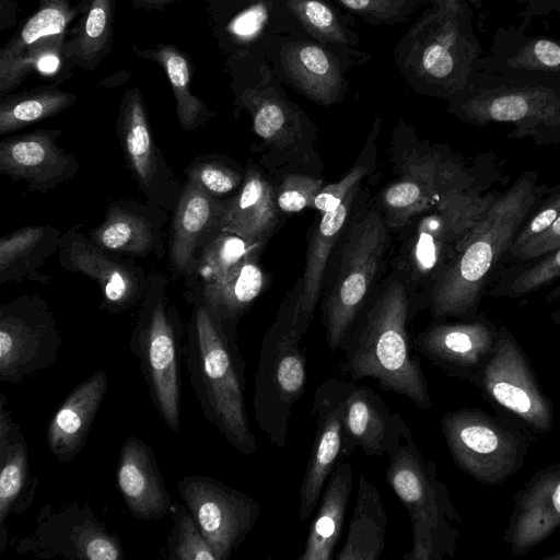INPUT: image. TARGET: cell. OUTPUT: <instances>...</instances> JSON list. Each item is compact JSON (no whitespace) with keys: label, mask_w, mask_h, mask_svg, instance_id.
<instances>
[{"label":"cell","mask_w":560,"mask_h":560,"mask_svg":"<svg viewBox=\"0 0 560 560\" xmlns=\"http://www.w3.org/2000/svg\"><path fill=\"white\" fill-rule=\"evenodd\" d=\"M539 188L537 173L526 171L500 192L431 291L429 304L435 320L471 319L479 315L492 277L499 272L516 234L537 205Z\"/></svg>","instance_id":"6da1fadb"},{"label":"cell","mask_w":560,"mask_h":560,"mask_svg":"<svg viewBox=\"0 0 560 560\" xmlns=\"http://www.w3.org/2000/svg\"><path fill=\"white\" fill-rule=\"evenodd\" d=\"M410 316L408 292L395 280L360 312L341 347L340 370L354 383L374 378L381 389L402 395L427 410L432 400L419 357L410 348Z\"/></svg>","instance_id":"7a4b0ae2"},{"label":"cell","mask_w":560,"mask_h":560,"mask_svg":"<svg viewBox=\"0 0 560 560\" xmlns=\"http://www.w3.org/2000/svg\"><path fill=\"white\" fill-rule=\"evenodd\" d=\"M185 363L203 418L241 454L257 444L245 405V361L234 330L198 304L188 324Z\"/></svg>","instance_id":"3957f363"},{"label":"cell","mask_w":560,"mask_h":560,"mask_svg":"<svg viewBox=\"0 0 560 560\" xmlns=\"http://www.w3.org/2000/svg\"><path fill=\"white\" fill-rule=\"evenodd\" d=\"M451 112L477 126L509 122L508 138L560 142V77L535 71L475 69L448 100Z\"/></svg>","instance_id":"277c9868"},{"label":"cell","mask_w":560,"mask_h":560,"mask_svg":"<svg viewBox=\"0 0 560 560\" xmlns=\"http://www.w3.org/2000/svg\"><path fill=\"white\" fill-rule=\"evenodd\" d=\"M386 455V480L411 522L412 546L404 560L453 558L460 516L448 487L439 478L435 464L423 456L409 427L397 412H393Z\"/></svg>","instance_id":"5b68a950"},{"label":"cell","mask_w":560,"mask_h":560,"mask_svg":"<svg viewBox=\"0 0 560 560\" xmlns=\"http://www.w3.org/2000/svg\"><path fill=\"white\" fill-rule=\"evenodd\" d=\"M467 0H434L408 34L407 69L434 94L450 100L468 84L482 47Z\"/></svg>","instance_id":"8992f818"},{"label":"cell","mask_w":560,"mask_h":560,"mask_svg":"<svg viewBox=\"0 0 560 560\" xmlns=\"http://www.w3.org/2000/svg\"><path fill=\"white\" fill-rule=\"evenodd\" d=\"M441 429L456 466L481 485L503 483L525 464L537 435L515 416L462 407L445 412Z\"/></svg>","instance_id":"52a82bcc"},{"label":"cell","mask_w":560,"mask_h":560,"mask_svg":"<svg viewBox=\"0 0 560 560\" xmlns=\"http://www.w3.org/2000/svg\"><path fill=\"white\" fill-rule=\"evenodd\" d=\"M499 195L476 186L451 194L415 215L408 222L399 269L411 281L430 284L432 291Z\"/></svg>","instance_id":"ba28073f"},{"label":"cell","mask_w":560,"mask_h":560,"mask_svg":"<svg viewBox=\"0 0 560 560\" xmlns=\"http://www.w3.org/2000/svg\"><path fill=\"white\" fill-rule=\"evenodd\" d=\"M182 326L167 304L164 281L153 277L144 295L129 347L139 360L151 402L172 431L180 429Z\"/></svg>","instance_id":"9c48e42d"},{"label":"cell","mask_w":560,"mask_h":560,"mask_svg":"<svg viewBox=\"0 0 560 560\" xmlns=\"http://www.w3.org/2000/svg\"><path fill=\"white\" fill-rule=\"evenodd\" d=\"M285 310L265 334L255 372L253 407L259 430L283 448L294 405L304 395L306 357Z\"/></svg>","instance_id":"30bf717a"},{"label":"cell","mask_w":560,"mask_h":560,"mask_svg":"<svg viewBox=\"0 0 560 560\" xmlns=\"http://www.w3.org/2000/svg\"><path fill=\"white\" fill-rule=\"evenodd\" d=\"M387 242V225L376 210L362 214L348 230L340 268L325 305L326 342L341 349L376 276Z\"/></svg>","instance_id":"8fae6325"},{"label":"cell","mask_w":560,"mask_h":560,"mask_svg":"<svg viewBox=\"0 0 560 560\" xmlns=\"http://www.w3.org/2000/svg\"><path fill=\"white\" fill-rule=\"evenodd\" d=\"M494 408L515 416L537 436L555 429L552 400L540 387L527 354L505 325L494 350L470 382Z\"/></svg>","instance_id":"7c38bea8"},{"label":"cell","mask_w":560,"mask_h":560,"mask_svg":"<svg viewBox=\"0 0 560 560\" xmlns=\"http://www.w3.org/2000/svg\"><path fill=\"white\" fill-rule=\"evenodd\" d=\"M62 338L45 301L23 296L0 308V381L12 385L50 368Z\"/></svg>","instance_id":"4fadbf2b"},{"label":"cell","mask_w":560,"mask_h":560,"mask_svg":"<svg viewBox=\"0 0 560 560\" xmlns=\"http://www.w3.org/2000/svg\"><path fill=\"white\" fill-rule=\"evenodd\" d=\"M177 490L217 560L231 557L260 514L259 503L249 494L209 476L184 477Z\"/></svg>","instance_id":"5bb4252c"},{"label":"cell","mask_w":560,"mask_h":560,"mask_svg":"<svg viewBox=\"0 0 560 560\" xmlns=\"http://www.w3.org/2000/svg\"><path fill=\"white\" fill-rule=\"evenodd\" d=\"M36 523L34 534L16 547L19 552L44 559L119 560L124 557L118 536L85 503L72 502L58 511L45 505Z\"/></svg>","instance_id":"9a60e30c"},{"label":"cell","mask_w":560,"mask_h":560,"mask_svg":"<svg viewBox=\"0 0 560 560\" xmlns=\"http://www.w3.org/2000/svg\"><path fill=\"white\" fill-rule=\"evenodd\" d=\"M478 186L470 168L441 153L411 154L381 197L386 225L397 229L444 197Z\"/></svg>","instance_id":"2e32d148"},{"label":"cell","mask_w":560,"mask_h":560,"mask_svg":"<svg viewBox=\"0 0 560 560\" xmlns=\"http://www.w3.org/2000/svg\"><path fill=\"white\" fill-rule=\"evenodd\" d=\"M354 382L329 377L315 389L312 413L315 434L300 487V520L306 521L323 493L324 487L343 457V412Z\"/></svg>","instance_id":"e0dca14e"},{"label":"cell","mask_w":560,"mask_h":560,"mask_svg":"<svg viewBox=\"0 0 560 560\" xmlns=\"http://www.w3.org/2000/svg\"><path fill=\"white\" fill-rule=\"evenodd\" d=\"M499 326L479 314L471 319L431 323L416 339L418 350L453 377L471 382L497 345Z\"/></svg>","instance_id":"ac0fdd59"},{"label":"cell","mask_w":560,"mask_h":560,"mask_svg":"<svg viewBox=\"0 0 560 560\" xmlns=\"http://www.w3.org/2000/svg\"><path fill=\"white\" fill-rule=\"evenodd\" d=\"M513 501L504 541L523 557L560 527V462L534 472Z\"/></svg>","instance_id":"d6986e66"},{"label":"cell","mask_w":560,"mask_h":560,"mask_svg":"<svg viewBox=\"0 0 560 560\" xmlns=\"http://www.w3.org/2000/svg\"><path fill=\"white\" fill-rule=\"evenodd\" d=\"M59 245L62 265L96 281L108 312H124L145 295L149 282L141 269L107 255L82 234L69 231Z\"/></svg>","instance_id":"ffe728a7"},{"label":"cell","mask_w":560,"mask_h":560,"mask_svg":"<svg viewBox=\"0 0 560 560\" xmlns=\"http://www.w3.org/2000/svg\"><path fill=\"white\" fill-rule=\"evenodd\" d=\"M59 135L57 130H37L4 138L0 142V173L42 191L69 178L79 164L57 144Z\"/></svg>","instance_id":"44dd1931"},{"label":"cell","mask_w":560,"mask_h":560,"mask_svg":"<svg viewBox=\"0 0 560 560\" xmlns=\"http://www.w3.org/2000/svg\"><path fill=\"white\" fill-rule=\"evenodd\" d=\"M116 479L131 516L154 521L171 515L174 504L171 493L164 483L153 450L142 439L131 435L124 441Z\"/></svg>","instance_id":"7402d4cb"},{"label":"cell","mask_w":560,"mask_h":560,"mask_svg":"<svg viewBox=\"0 0 560 560\" xmlns=\"http://www.w3.org/2000/svg\"><path fill=\"white\" fill-rule=\"evenodd\" d=\"M107 389V372L100 369L78 384L51 417L46 439L59 463L73 459L82 451Z\"/></svg>","instance_id":"603a6c76"},{"label":"cell","mask_w":560,"mask_h":560,"mask_svg":"<svg viewBox=\"0 0 560 560\" xmlns=\"http://www.w3.org/2000/svg\"><path fill=\"white\" fill-rule=\"evenodd\" d=\"M358 187L359 185L350 189L336 209L323 213L324 215L319 220L308 242L301 289L293 305L287 310L291 327L301 339L313 319L314 310L322 292L326 264L334 245L347 224L349 211L357 196Z\"/></svg>","instance_id":"cb8c5ba5"},{"label":"cell","mask_w":560,"mask_h":560,"mask_svg":"<svg viewBox=\"0 0 560 560\" xmlns=\"http://www.w3.org/2000/svg\"><path fill=\"white\" fill-rule=\"evenodd\" d=\"M278 214L273 187L260 172L250 168L240 190L222 207L219 228L250 244H260L278 224Z\"/></svg>","instance_id":"d4e9b609"},{"label":"cell","mask_w":560,"mask_h":560,"mask_svg":"<svg viewBox=\"0 0 560 560\" xmlns=\"http://www.w3.org/2000/svg\"><path fill=\"white\" fill-rule=\"evenodd\" d=\"M0 396V525L11 514H20L33 502L37 477L32 476L26 440L20 425L4 408Z\"/></svg>","instance_id":"484cf974"},{"label":"cell","mask_w":560,"mask_h":560,"mask_svg":"<svg viewBox=\"0 0 560 560\" xmlns=\"http://www.w3.org/2000/svg\"><path fill=\"white\" fill-rule=\"evenodd\" d=\"M475 69L535 71L560 77V42L527 36L514 25L500 27L489 52L477 60Z\"/></svg>","instance_id":"4316f807"},{"label":"cell","mask_w":560,"mask_h":560,"mask_svg":"<svg viewBox=\"0 0 560 560\" xmlns=\"http://www.w3.org/2000/svg\"><path fill=\"white\" fill-rule=\"evenodd\" d=\"M393 412L383 398L369 386H355L349 394L343 412V457L357 447L368 456L386 455Z\"/></svg>","instance_id":"83f0119b"},{"label":"cell","mask_w":560,"mask_h":560,"mask_svg":"<svg viewBox=\"0 0 560 560\" xmlns=\"http://www.w3.org/2000/svg\"><path fill=\"white\" fill-rule=\"evenodd\" d=\"M353 471L347 460L330 474L299 560H329L339 541L352 490Z\"/></svg>","instance_id":"f1b7e54d"},{"label":"cell","mask_w":560,"mask_h":560,"mask_svg":"<svg viewBox=\"0 0 560 560\" xmlns=\"http://www.w3.org/2000/svg\"><path fill=\"white\" fill-rule=\"evenodd\" d=\"M281 63L293 84L313 101L330 105L342 95L340 70L323 47L312 43H293L283 47Z\"/></svg>","instance_id":"f546056e"},{"label":"cell","mask_w":560,"mask_h":560,"mask_svg":"<svg viewBox=\"0 0 560 560\" xmlns=\"http://www.w3.org/2000/svg\"><path fill=\"white\" fill-rule=\"evenodd\" d=\"M387 515L378 488L361 474L354 511L337 560H378L385 548Z\"/></svg>","instance_id":"4dcf8cb0"},{"label":"cell","mask_w":560,"mask_h":560,"mask_svg":"<svg viewBox=\"0 0 560 560\" xmlns=\"http://www.w3.org/2000/svg\"><path fill=\"white\" fill-rule=\"evenodd\" d=\"M222 207L196 183L188 180L176 207L171 247L173 267L185 270L194 257L201 235L215 221Z\"/></svg>","instance_id":"1f68e13d"},{"label":"cell","mask_w":560,"mask_h":560,"mask_svg":"<svg viewBox=\"0 0 560 560\" xmlns=\"http://www.w3.org/2000/svg\"><path fill=\"white\" fill-rule=\"evenodd\" d=\"M121 148L141 188L149 195L159 170V154L144 110L141 94L128 91L118 124Z\"/></svg>","instance_id":"d6a6232c"},{"label":"cell","mask_w":560,"mask_h":560,"mask_svg":"<svg viewBox=\"0 0 560 560\" xmlns=\"http://www.w3.org/2000/svg\"><path fill=\"white\" fill-rule=\"evenodd\" d=\"M265 276L249 256L223 279L207 283L202 293V303L209 313L229 329L233 322L260 294Z\"/></svg>","instance_id":"836d02e7"},{"label":"cell","mask_w":560,"mask_h":560,"mask_svg":"<svg viewBox=\"0 0 560 560\" xmlns=\"http://www.w3.org/2000/svg\"><path fill=\"white\" fill-rule=\"evenodd\" d=\"M59 231L50 226L30 225L0 238V284L18 280L35 270L37 264L54 252Z\"/></svg>","instance_id":"e575fe53"},{"label":"cell","mask_w":560,"mask_h":560,"mask_svg":"<svg viewBox=\"0 0 560 560\" xmlns=\"http://www.w3.org/2000/svg\"><path fill=\"white\" fill-rule=\"evenodd\" d=\"M91 237L104 250L131 256L148 254L155 242L152 225L144 217L114 205Z\"/></svg>","instance_id":"d590c367"},{"label":"cell","mask_w":560,"mask_h":560,"mask_svg":"<svg viewBox=\"0 0 560 560\" xmlns=\"http://www.w3.org/2000/svg\"><path fill=\"white\" fill-rule=\"evenodd\" d=\"M253 128L265 142L282 150L294 144L301 137L302 121L283 100L266 93L248 96Z\"/></svg>","instance_id":"8d00e7d4"},{"label":"cell","mask_w":560,"mask_h":560,"mask_svg":"<svg viewBox=\"0 0 560 560\" xmlns=\"http://www.w3.org/2000/svg\"><path fill=\"white\" fill-rule=\"evenodd\" d=\"M75 101V96L58 90L45 89L15 95L0 105V135L22 129L54 116Z\"/></svg>","instance_id":"74e56055"},{"label":"cell","mask_w":560,"mask_h":560,"mask_svg":"<svg viewBox=\"0 0 560 560\" xmlns=\"http://www.w3.org/2000/svg\"><path fill=\"white\" fill-rule=\"evenodd\" d=\"M490 295L521 298L560 279V247L528 262L509 265Z\"/></svg>","instance_id":"f35d334b"},{"label":"cell","mask_w":560,"mask_h":560,"mask_svg":"<svg viewBox=\"0 0 560 560\" xmlns=\"http://www.w3.org/2000/svg\"><path fill=\"white\" fill-rule=\"evenodd\" d=\"M159 60L171 82L182 128H197L209 118V113L201 100L189 91V67L186 58L174 47L163 46L159 50Z\"/></svg>","instance_id":"ab89813d"},{"label":"cell","mask_w":560,"mask_h":560,"mask_svg":"<svg viewBox=\"0 0 560 560\" xmlns=\"http://www.w3.org/2000/svg\"><path fill=\"white\" fill-rule=\"evenodd\" d=\"M69 19L68 8L61 2H54L40 9L1 49L0 69L9 66L38 39L61 34Z\"/></svg>","instance_id":"60d3db41"},{"label":"cell","mask_w":560,"mask_h":560,"mask_svg":"<svg viewBox=\"0 0 560 560\" xmlns=\"http://www.w3.org/2000/svg\"><path fill=\"white\" fill-rule=\"evenodd\" d=\"M221 232L206 245L200 257L198 270L207 283L223 279L254 255L260 245L250 244L236 234Z\"/></svg>","instance_id":"b9f144b4"},{"label":"cell","mask_w":560,"mask_h":560,"mask_svg":"<svg viewBox=\"0 0 560 560\" xmlns=\"http://www.w3.org/2000/svg\"><path fill=\"white\" fill-rule=\"evenodd\" d=\"M173 525L167 538L171 560H217V556L183 503H174Z\"/></svg>","instance_id":"7bdbcfd3"},{"label":"cell","mask_w":560,"mask_h":560,"mask_svg":"<svg viewBox=\"0 0 560 560\" xmlns=\"http://www.w3.org/2000/svg\"><path fill=\"white\" fill-rule=\"evenodd\" d=\"M288 7L302 26L325 43L348 42V35L334 11L320 0H289Z\"/></svg>","instance_id":"ee69618b"},{"label":"cell","mask_w":560,"mask_h":560,"mask_svg":"<svg viewBox=\"0 0 560 560\" xmlns=\"http://www.w3.org/2000/svg\"><path fill=\"white\" fill-rule=\"evenodd\" d=\"M113 0H93L78 39V56L91 62L103 55L112 33Z\"/></svg>","instance_id":"f6af8a7d"},{"label":"cell","mask_w":560,"mask_h":560,"mask_svg":"<svg viewBox=\"0 0 560 560\" xmlns=\"http://www.w3.org/2000/svg\"><path fill=\"white\" fill-rule=\"evenodd\" d=\"M323 188L324 182L320 178L305 174H288L276 191L277 206L285 213L314 208L315 199Z\"/></svg>","instance_id":"bcb514c9"},{"label":"cell","mask_w":560,"mask_h":560,"mask_svg":"<svg viewBox=\"0 0 560 560\" xmlns=\"http://www.w3.org/2000/svg\"><path fill=\"white\" fill-rule=\"evenodd\" d=\"M187 175L189 180L213 197L226 195L243 183L237 171L215 161L195 163L187 170Z\"/></svg>","instance_id":"7dc6e473"},{"label":"cell","mask_w":560,"mask_h":560,"mask_svg":"<svg viewBox=\"0 0 560 560\" xmlns=\"http://www.w3.org/2000/svg\"><path fill=\"white\" fill-rule=\"evenodd\" d=\"M347 9L365 19L381 22L399 21L408 15L417 4V0H337Z\"/></svg>","instance_id":"c3c4849f"},{"label":"cell","mask_w":560,"mask_h":560,"mask_svg":"<svg viewBox=\"0 0 560 560\" xmlns=\"http://www.w3.org/2000/svg\"><path fill=\"white\" fill-rule=\"evenodd\" d=\"M560 217V189L529 214L509 250H514L547 230ZM508 250V252H509Z\"/></svg>","instance_id":"681fc988"},{"label":"cell","mask_w":560,"mask_h":560,"mask_svg":"<svg viewBox=\"0 0 560 560\" xmlns=\"http://www.w3.org/2000/svg\"><path fill=\"white\" fill-rule=\"evenodd\" d=\"M560 247V217L542 233L535 236L523 246L509 250L504 258V265L528 262L539 258Z\"/></svg>","instance_id":"f907efd6"},{"label":"cell","mask_w":560,"mask_h":560,"mask_svg":"<svg viewBox=\"0 0 560 560\" xmlns=\"http://www.w3.org/2000/svg\"><path fill=\"white\" fill-rule=\"evenodd\" d=\"M368 171L366 165L358 163L339 182L324 186L315 199L314 208L323 213L336 209L350 189L360 185Z\"/></svg>","instance_id":"816d5d0a"},{"label":"cell","mask_w":560,"mask_h":560,"mask_svg":"<svg viewBox=\"0 0 560 560\" xmlns=\"http://www.w3.org/2000/svg\"><path fill=\"white\" fill-rule=\"evenodd\" d=\"M268 21V8L264 2H257L238 13L228 25L229 32L241 40L256 37Z\"/></svg>","instance_id":"f5cc1de1"},{"label":"cell","mask_w":560,"mask_h":560,"mask_svg":"<svg viewBox=\"0 0 560 560\" xmlns=\"http://www.w3.org/2000/svg\"><path fill=\"white\" fill-rule=\"evenodd\" d=\"M522 10L518 12L521 22L520 31H525L538 16L557 14L560 16V0H518Z\"/></svg>","instance_id":"db71d44e"},{"label":"cell","mask_w":560,"mask_h":560,"mask_svg":"<svg viewBox=\"0 0 560 560\" xmlns=\"http://www.w3.org/2000/svg\"><path fill=\"white\" fill-rule=\"evenodd\" d=\"M558 300H560V283L550 289L545 295V301L547 303H551Z\"/></svg>","instance_id":"11a10c76"},{"label":"cell","mask_w":560,"mask_h":560,"mask_svg":"<svg viewBox=\"0 0 560 560\" xmlns=\"http://www.w3.org/2000/svg\"><path fill=\"white\" fill-rule=\"evenodd\" d=\"M550 320L560 327V307L552 311L549 315Z\"/></svg>","instance_id":"9f6ffc18"},{"label":"cell","mask_w":560,"mask_h":560,"mask_svg":"<svg viewBox=\"0 0 560 560\" xmlns=\"http://www.w3.org/2000/svg\"><path fill=\"white\" fill-rule=\"evenodd\" d=\"M471 7L476 10L482 9V0H467Z\"/></svg>","instance_id":"6f0895ef"},{"label":"cell","mask_w":560,"mask_h":560,"mask_svg":"<svg viewBox=\"0 0 560 560\" xmlns=\"http://www.w3.org/2000/svg\"><path fill=\"white\" fill-rule=\"evenodd\" d=\"M544 560H560V552L547 556V557L544 558Z\"/></svg>","instance_id":"680465c9"}]
</instances>
